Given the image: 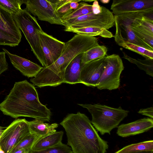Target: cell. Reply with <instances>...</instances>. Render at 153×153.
<instances>
[{"label":"cell","instance_id":"6da1fadb","mask_svg":"<svg viewBox=\"0 0 153 153\" xmlns=\"http://www.w3.org/2000/svg\"><path fill=\"white\" fill-rule=\"evenodd\" d=\"M0 110L5 115L17 118H33L49 122L50 110L40 102L33 84L27 80L16 82L9 94L0 103Z\"/></svg>","mask_w":153,"mask_h":153},{"label":"cell","instance_id":"7a4b0ae2","mask_svg":"<svg viewBox=\"0 0 153 153\" xmlns=\"http://www.w3.org/2000/svg\"><path fill=\"white\" fill-rule=\"evenodd\" d=\"M73 153H105L108 145L99 135L89 118L79 112L68 114L60 123Z\"/></svg>","mask_w":153,"mask_h":153},{"label":"cell","instance_id":"3957f363","mask_svg":"<svg viewBox=\"0 0 153 153\" xmlns=\"http://www.w3.org/2000/svg\"><path fill=\"white\" fill-rule=\"evenodd\" d=\"M87 109L92 116L93 126L101 135L110 134L111 131L117 128L129 113L120 106L114 108L100 104H78Z\"/></svg>","mask_w":153,"mask_h":153},{"label":"cell","instance_id":"277c9868","mask_svg":"<svg viewBox=\"0 0 153 153\" xmlns=\"http://www.w3.org/2000/svg\"><path fill=\"white\" fill-rule=\"evenodd\" d=\"M13 16L29 43L33 53L44 67H46L40 42V33L42 30L36 19L25 8L21 9L17 14Z\"/></svg>","mask_w":153,"mask_h":153},{"label":"cell","instance_id":"5b68a950","mask_svg":"<svg viewBox=\"0 0 153 153\" xmlns=\"http://www.w3.org/2000/svg\"><path fill=\"white\" fill-rule=\"evenodd\" d=\"M152 14L135 13L114 15L116 32L114 37L116 42L120 46L124 43L129 42L153 51V49L135 35L130 27L134 20L139 16H149Z\"/></svg>","mask_w":153,"mask_h":153},{"label":"cell","instance_id":"8992f818","mask_svg":"<svg viewBox=\"0 0 153 153\" xmlns=\"http://www.w3.org/2000/svg\"><path fill=\"white\" fill-rule=\"evenodd\" d=\"M65 27L77 29L97 27L108 29L115 25L114 16L111 11L102 6L101 12L95 14L92 12L74 18L63 20Z\"/></svg>","mask_w":153,"mask_h":153},{"label":"cell","instance_id":"52a82bcc","mask_svg":"<svg viewBox=\"0 0 153 153\" xmlns=\"http://www.w3.org/2000/svg\"><path fill=\"white\" fill-rule=\"evenodd\" d=\"M105 68L97 86L99 90H109L118 88L120 86V75L124 67L122 60L118 55L106 56Z\"/></svg>","mask_w":153,"mask_h":153},{"label":"cell","instance_id":"ba28073f","mask_svg":"<svg viewBox=\"0 0 153 153\" xmlns=\"http://www.w3.org/2000/svg\"><path fill=\"white\" fill-rule=\"evenodd\" d=\"M30 133L27 121L25 119H16L4 129L0 136V147L5 153H10Z\"/></svg>","mask_w":153,"mask_h":153},{"label":"cell","instance_id":"9c48e42d","mask_svg":"<svg viewBox=\"0 0 153 153\" xmlns=\"http://www.w3.org/2000/svg\"><path fill=\"white\" fill-rule=\"evenodd\" d=\"M25 4L26 10L37 16L39 20L65 26L62 20L56 12L55 5L52 0H27Z\"/></svg>","mask_w":153,"mask_h":153},{"label":"cell","instance_id":"30bf717a","mask_svg":"<svg viewBox=\"0 0 153 153\" xmlns=\"http://www.w3.org/2000/svg\"><path fill=\"white\" fill-rule=\"evenodd\" d=\"M111 9L115 16L135 13H153V0H113Z\"/></svg>","mask_w":153,"mask_h":153},{"label":"cell","instance_id":"8fae6325","mask_svg":"<svg viewBox=\"0 0 153 153\" xmlns=\"http://www.w3.org/2000/svg\"><path fill=\"white\" fill-rule=\"evenodd\" d=\"M40 38L45 60V67H46L54 63L60 57L64 49L65 43L48 34L42 30L40 33Z\"/></svg>","mask_w":153,"mask_h":153},{"label":"cell","instance_id":"7c38bea8","mask_svg":"<svg viewBox=\"0 0 153 153\" xmlns=\"http://www.w3.org/2000/svg\"><path fill=\"white\" fill-rule=\"evenodd\" d=\"M105 57L84 65L80 73L81 83L88 86L97 87L105 68Z\"/></svg>","mask_w":153,"mask_h":153},{"label":"cell","instance_id":"4fadbf2b","mask_svg":"<svg viewBox=\"0 0 153 153\" xmlns=\"http://www.w3.org/2000/svg\"><path fill=\"white\" fill-rule=\"evenodd\" d=\"M2 49L9 57L13 66L26 76L35 77L43 68L29 60L11 53L4 48Z\"/></svg>","mask_w":153,"mask_h":153},{"label":"cell","instance_id":"5bb4252c","mask_svg":"<svg viewBox=\"0 0 153 153\" xmlns=\"http://www.w3.org/2000/svg\"><path fill=\"white\" fill-rule=\"evenodd\" d=\"M153 127V119L144 118L120 125L117 127V134L119 136L126 137L147 131Z\"/></svg>","mask_w":153,"mask_h":153},{"label":"cell","instance_id":"9a60e30c","mask_svg":"<svg viewBox=\"0 0 153 153\" xmlns=\"http://www.w3.org/2000/svg\"><path fill=\"white\" fill-rule=\"evenodd\" d=\"M0 13V29L20 42L22 38L21 32L13 15L1 8Z\"/></svg>","mask_w":153,"mask_h":153},{"label":"cell","instance_id":"2e32d148","mask_svg":"<svg viewBox=\"0 0 153 153\" xmlns=\"http://www.w3.org/2000/svg\"><path fill=\"white\" fill-rule=\"evenodd\" d=\"M82 53L75 57L67 66L65 73L64 83L71 84L81 83L80 73L84 65L81 63Z\"/></svg>","mask_w":153,"mask_h":153},{"label":"cell","instance_id":"e0dca14e","mask_svg":"<svg viewBox=\"0 0 153 153\" xmlns=\"http://www.w3.org/2000/svg\"><path fill=\"white\" fill-rule=\"evenodd\" d=\"M63 134L64 132L60 131L42 137L35 143L31 150H40L55 146L62 143Z\"/></svg>","mask_w":153,"mask_h":153},{"label":"cell","instance_id":"ac0fdd59","mask_svg":"<svg viewBox=\"0 0 153 153\" xmlns=\"http://www.w3.org/2000/svg\"><path fill=\"white\" fill-rule=\"evenodd\" d=\"M28 123L31 133L42 137L44 136L56 131L59 125L56 123L50 124L43 121L35 119Z\"/></svg>","mask_w":153,"mask_h":153},{"label":"cell","instance_id":"d6986e66","mask_svg":"<svg viewBox=\"0 0 153 153\" xmlns=\"http://www.w3.org/2000/svg\"><path fill=\"white\" fill-rule=\"evenodd\" d=\"M64 30L66 32H72L76 34L90 36H100L105 38H111L114 37L112 33L108 30L97 27H88L74 29L66 27H65Z\"/></svg>","mask_w":153,"mask_h":153},{"label":"cell","instance_id":"ffe728a7","mask_svg":"<svg viewBox=\"0 0 153 153\" xmlns=\"http://www.w3.org/2000/svg\"><path fill=\"white\" fill-rule=\"evenodd\" d=\"M108 49L104 45H99L94 46L83 53L81 57V63L82 65L94 60L106 56Z\"/></svg>","mask_w":153,"mask_h":153},{"label":"cell","instance_id":"44dd1931","mask_svg":"<svg viewBox=\"0 0 153 153\" xmlns=\"http://www.w3.org/2000/svg\"><path fill=\"white\" fill-rule=\"evenodd\" d=\"M123 58L127 60L130 62L136 65L140 69L144 71L148 75L153 76V59H145L142 60L136 59L128 56L124 52L122 51Z\"/></svg>","mask_w":153,"mask_h":153},{"label":"cell","instance_id":"7402d4cb","mask_svg":"<svg viewBox=\"0 0 153 153\" xmlns=\"http://www.w3.org/2000/svg\"><path fill=\"white\" fill-rule=\"evenodd\" d=\"M153 151V140L145 141L126 146L115 153H133Z\"/></svg>","mask_w":153,"mask_h":153},{"label":"cell","instance_id":"603a6c76","mask_svg":"<svg viewBox=\"0 0 153 153\" xmlns=\"http://www.w3.org/2000/svg\"><path fill=\"white\" fill-rule=\"evenodd\" d=\"M24 0H0V8L8 13L14 15L22 9L21 6L25 4Z\"/></svg>","mask_w":153,"mask_h":153},{"label":"cell","instance_id":"cb8c5ba5","mask_svg":"<svg viewBox=\"0 0 153 153\" xmlns=\"http://www.w3.org/2000/svg\"><path fill=\"white\" fill-rule=\"evenodd\" d=\"M72 0H52L54 3L56 11L59 16L62 20L73 11L70 7V3Z\"/></svg>","mask_w":153,"mask_h":153},{"label":"cell","instance_id":"d4e9b609","mask_svg":"<svg viewBox=\"0 0 153 153\" xmlns=\"http://www.w3.org/2000/svg\"><path fill=\"white\" fill-rule=\"evenodd\" d=\"M41 137L34 134L30 133L25 137L13 149L10 153L21 149H31L32 147L36 142Z\"/></svg>","mask_w":153,"mask_h":153},{"label":"cell","instance_id":"484cf974","mask_svg":"<svg viewBox=\"0 0 153 153\" xmlns=\"http://www.w3.org/2000/svg\"><path fill=\"white\" fill-rule=\"evenodd\" d=\"M92 12V6L83 2H79V5L76 9L73 10L68 16L64 18L62 20H68L86 15Z\"/></svg>","mask_w":153,"mask_h":153},{"label":"cell","instance_id":"4316f807","mask_svg":"<svg viewBox=\"0 0 153 153\" xmlns=\"http://www.w3.org/2000/svg\"><path fill=\"white\" fill-rule=\"evenodd\" d=\"M120 46L132 51L143 56L145 59H153V51L129 42H125Z\"/></svg>","mask_w":153,"mask_h":153},{"label":"cell","instance_id":"83f0119b","mask_svg":"<svg viewBox=\"0 0 153 153\" xmlns=\"http://www.w3.org/2000/svg\"><path fill=\"white\" fill-rule=\"evenodd\" d=\"M28 153H73L71 148L62 142L53 147L38 150H30Z\"/></svg>","mask_w":153,"mask_h":153},{"label":"cell","instance_id":"f1b7e54d","mask_svg":"<svg viewBox=\"0 0 153 153\" xmlns=\"http://www.w3.org/2000/svg\"><path fill=\"white\" fill-rule=\"evenodd\" d=\"M20 42L16 38L0 29V45L14 47L18 45Z\"/></svg>","mask_w":153,"mask_h":153},{"label":"cell","instance_id":"f546056e","mask_svg":"<svg viewBox=\"0 0 153 153\" xmlns=\"http://www.w3.org/2000/svg\"><path fill=\"white\" fill-rule=\"evenodd\" d=\"M5 54L4 51L0 52V75L8 68V63L6 61Z\"/></svg>","mask_w":153,"mask_h":153},{"label":"cell","instance_id":"4dcf8cb0","mask_svg":"<svg viewBox=\"0 0 153 153\" xmlns=\"http://www.w3.org/2000/svg\"><path fill=\"white\" fill-rule=\"evenodd\" d=\"M138 112L139 114L148 116L150 118L152 119L153 118V107L146 108L141 109Z\"/></svg>","mask_w":153,"mask_h":153},{"label":"cell","instance_id":"1f68e13d","mask_svg":"<svg viewBox=\"0 0 153 153\" xmlns=\"http://www.w3.org/2000/svg\"><path fill=\"white\" fill-rule=\"evenodd\" d=\"M92 6V12L95 14L100 13L102 10V6H100L97 1H94Z\"/></svg>","mask_w":153,"mask_h":153},{"label":"cell","instance_id":"d6a6232c","mask_svg":"<svg viewBox=\"0 0 153 153\" xmlns=\"http://www.w3.org/2000/svg\"><path fill=\"white\" fill-rule=\"evenodd\" d=\"M82 0H72V1L70 3L71 8L74 10L76 9L79 5V2Z\"/></svg>","mask_w":153,"mask_h":153},{"label":"cell","instance_id":"836d02e7","mask_svg":"<svg viewBox=\"0 0 153 153\" xmlns=\"http://www.w3.org/2000/svg\"><path fill=\"white\" fill-rule=\"evenodd\" d=\"M31 149H23L16 150L12 153H28Z\"/></svg>","mask_w":153,"mask_h":153},{"label":"cell","instance_id":"e575fe53","mask_svg":"<svg viewBox=\"0 0 153 153\" xmlns=\"http://www.w3.org/2000/svg\"><path fill=\"white\" fill-rule=\"evenodd\" d=\"M153 151H145L133 153H153Z\"/></svg>","mask_w":153,"mask_h":153},{"label":"cell","instance_id":"d590c367","mask_svg":"<svg viewBox=\"0 0 153 153\" xmlns=\"http://www.w3.org/2000/svg\"><path fill=\"white\" fill-rule=\"evenodd\" d=\"M5 127L0 126V136L3 132L4 129Z\"/></svg>","mask_w":153,"mask_h":153},{"label":"cell","instance_id":"8d00e7d4","mask_svg":"<svg viewBox=\"0 0 153 153\" xmlns=\"http://www.w3.org/2000/svg\"><path fill=\"white\" fill-rule=\"evenodd\" d=\"M110 1L109 0H101L100 1L103 4H107Z\"/></svg>","mask_w":153,"mask_h":153},{"label":"cell","instance_id":"74e56055","mask_svg":"<svg viewBox=\"0 0 153 153\" xmlns=\"http://www.w3.org/2000/svg\"><path fill=\"white\" fill-rule=\"evenodd\" d=\"M0 153H5L0 147Z\"/></svg>","mask_w":153,"mask_h":153},{"label":"cell","instance_id":"f35d334b","mask_svg":"<svg viewBox=\"0 0 153 153\" xmlns=\"http://www.w3.org/2000/svg\"></svg>","mask_w":153,"mask_h":153}]
</instances>
